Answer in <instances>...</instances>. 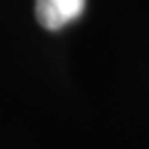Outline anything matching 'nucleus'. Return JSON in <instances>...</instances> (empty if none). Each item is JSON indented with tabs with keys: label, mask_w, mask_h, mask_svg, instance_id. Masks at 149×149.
Here are the masks:
<instances>
[{
	"label": "nucleus",
	"mask_w": 149,
	"mask_h": 149,
	"mask_svg": "<svg viewBox=\"0 0 149 149\" xmlns=\"http://www.w3.org/2000/svg\"><path fill=\"white\" fill-rule=\"evenodd\" d=\"M85 0H35L37 22L49 31H58L83 14Z\"/></svg>",
	"instance_id": "1"
}]
</instances>
